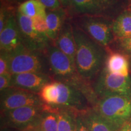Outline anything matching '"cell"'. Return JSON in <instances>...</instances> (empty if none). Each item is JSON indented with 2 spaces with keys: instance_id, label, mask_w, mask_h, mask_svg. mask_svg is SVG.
<instances>
[{
  "instance_id": "obj_1",
  "label": "cell",
  "mask_w": 131,
  "mask_h": 131,
  "mask_svg": "<svg viewBox=\"0 0 131 131\" xmlns=\"http://www.w3.org/2000/svg\"><path fill=\"white\" fill-rule=\"evenodd\" d=\"M72 24L76 45L75 68L81 77L92 84L104 68L108 50Z\"/></svg>"
},
{
  "instance_id": "obj_2",
  "label": "cell",
  "mask_w": 131,
  "mask_h": 131,
  "mask_svg": "<svg viewBox=\"0 0 131 131\" xmlns=\"http://www.w3.org/2000/svg\"><path fill=\"white\" fill-rule=\"evenodd\" d=\"M53 81L65 83L79 90L86 96L92 107L98 100L91 83L85 81L78 73L69 58L52 44L46 50Z\"/></svg>"
},
{
  "instance_id": "obj_3",
  "label": "cell",
  "mask_w": 131,
  "mask_h": 131,
  "mask_svg": "<svg viewBox=\"0 0 131 131\" xmlns=\"http://www.w3.org/2000/svg\"><path fill=\"white\" fill-rule=\"evenodd\" d=\"M130 4L127 0H70L68 12L70 17L88 15L114 21Z\"/></svg>"
},
{
  "instance_id": "obj_4",
  "label": "cell",
  "mask_w": 131,
  "mask_h": 131,
  "mask_svg": "<svg viewBox=\"0 0 131 131\" xmlns=\"http://www.w3.org/2000/svg\"><path fill=\"white\" fill-rule=\"evenodd\" d=\"M92 108L116 131L131 121V98L106 96L99 98Z\"/></svg>"
},
{
  "instance_id": "obj_5",
  "label": "cell",
  "mask_w": 131,
  "mask_h": 131,
  "mask_svg": "<svg viewBox=\"0 0 131 131\" xmlns=\"http://www.w3.org/2000/svg\"><path fill=\"white\" fill-rule=\"evenodd\" d=\"M9 55V72L12 75L38 72L51 76L46 51L30 50L23 47Z\"/></svg>"
},
{
  "instance_id": "obj_6",
  "label": "cell",
  "mask_w": 131,
  "mask_h": 131,
  "mask_svg": "<svg viewBox=\"0 0 131 131\" xmlns=\"http://www.w3.org/2000/svg\"><path fill=\"white\" fill-rule=\"evenodd\" d=\"M72 23L91 38L109 51L114 43L113 20L97 16L81 15L71 17Z\"/></svg>"
},
{
  "instance_id": "obj_7",
  "label": "cell",
  "mask_w": 131,
  "mask_h": 131,
  "mask_svg": "<svg viewBox=\"0 0 131 131\" xmlns=\"http://www.w3.org/2000/svg\"><path fill=\"white\" fill-rule=\"evenodd\" d=\"M93 89L99 98L112 95L131 98V77L114 74L103 69L92 83Z\"/></svg>"
},
{
  "instance_id": "obj_8",
  "label": "cell",
  "mask_w": 131,
  "mask_h": 131,
  "mask_svg": "<svg viewBox=\"0 0 131 131\" xmlns=\"http://www.w3.org/2000/svg\"><path fill=\"white\" fill-rule=\"evenodd\" d=\"M56 82L58 96L53 108L67 109L77 114H81L92 108L86 96L81 91L69 84Z\"/></svg>"
},
{
  "instance_id": "obj_9",
  "label": "cell",
  "mask_w": 131,
  "mask_h": 131,
  "mask_svg": "<svg viewBox=\"0 0 131 131\" xmlns=\"http://www.w3.org/2000/svg\"><path fill=\"white\" fill-rule=\"evenodd\" d=\"M16 18L23 45L26 49L36 51H46L53 42L48 36L40 34L34 29L32 19L16 10Z\"/></svg>"
},
{
  "instance_id": "obj_10",
  "label": "cell",
  "mask_w": 131,
  "mask_h": 131,
  "mask_svg": "<svg viewBox=\"0 0 131 131\" xmlns=\"http://www.w3.org/2000/svg\"><path fill=\"white\" fill-rule=\"evenodd\" d=\"M43 110L44 104L24 106L1 112V118L7 127L23 130L32 126Z\"/></svg>"
},
{
  "instance_id": "obj_11",
  "label": "cell",
  "mask_w": 131,
  "mask_h": 131,
  "mask_svg": "<svg viewBox=\"0 0 131 131\" xmlns=\"http://www.w3.org/2000/svg\"><path fill=\"white\" fill-rule=\"evenodd\" d=\"M44 103L37 94L19 88L9 87L1 91V111L28 106H41Z\"/></svg>"
},
{
  "instance_id": "obj_12",
  "label": "cell",
  "mask_w": 131,
  "mask_h": 131,
  "mask_svg": "<svg viewBox=\"0 0 131 131\" xmlns=\"http://www.w3.org/2000/svg\"><path fill=\"white\" fill-rule=\"evenodd\" d=\"M50 75L43 73L26 72L12 75L10 87L38 94L47 83L53 81Z\"/></svg>"
},
{
  "instance_id": "obj_13",
  "label": "cell",
  "mask_w": 131,
  "mask_h": 131,
  "mask_svg": "<svg viewBox=\"0 0 131 131\" xmlns=\"http://www.w3.org/2000/svg\"><path fill=\"white\" fill-rule=\"evenodd\" d=\"M25 47L23 45L16 18V12L10 16L4 29L0 32V51L11 54Z\"/></svg>"
},
{
  "instance_id": "obj_14",
  "label": "cell",
  "mask_w": 131,
  "mask_h": 131,
  "mask_svg": "<svg viewBox=\"0 0 131 131\" xmlns=\"http://www.w3.org/2000/svg\"><path fill=\"white\" fill-rule=\"evenodd\" d=\"M53 45L66 55L75 64L76 45L73 34L72 21L70 16L66 20Z\"/></svg>"
},
{
  "instance_id": "obj_15",
  "label": "cell",
  "mask_w": 131,
  "mask_h": 131,
  "mask_svg": "<svg viewBox=\"0 0 131 131\" xmlns=\"http://www.w3.org/2000/svg\"><path fill=\"white\" fill-rule=\"evenodd\" d=\"M104 68L111 73L123 77L130 76V57L118 50H109Z\"/></svg>"
},
{
  "instance_id": "obj_16",
  "label": "cell",
  "mask_w": 131,
  "mask_h": 131,
  "mask_svg": "<svg viewBox=\"0 0 131 131\" xmlns=\"http://www.w3.org/2000/svg\"><path fill=\"white\" fill-rule=\"evenodd\" d=\"M69 16L68 10L64 7L55 10H47L46 16L47 27V36L53 44L56 41L60 30L66 20Z\"/></svg>"
},
{
  "instance_id": "obj_17",
  "label": "cell",
  "mask_w": 131,
  "mask_h": 131,
  "mask_svg": "<svg viewBox=\"0 0 131 131\" xmlns=\"http://www.w3.org/2000/svg\"><path fill=\"white\" fill-rule=\"evenodd\" d=\"M35 131H58L57 109L44 104V110L30 127Z\"/></svg>"
},
{
  "instance_id": "obj_18",
  "label": "cell",
  "mask_w": 131,
  "mask_h": 131,
  "mask_svg": "<svg viewBox=\"0 0 131 131\" xmlns=\"http://www.w3.org/2000/svg\"><path fill=\"white\" fill-rule=\"evenodd\" d=\"M112 28L115 40L131 37V10L129 7L113 21Z\"/></svg>"
},
{
  "instance_id": "obj_19",
  "label": "cell",
  "mask_w": 131,
  "mask_h": 131,
  "mask_svg": "<svg viewBox=\"0 0 131 131\" xmlns=\"http://www.w3.org/2000/svg\"><path fill=\"white\" fill-rule=\"evenodd\" d=\"M80 114L89 131H116L93 108Z\"/></svg>"
},
{
  "instance_id": "obj_20",
  "label": "cell",
  "mask_w": 131,
  "mask_h": 131,
  "mask_svg": "<svg viewBox=\"0 0 131 131\" xmlns=\"http://www.w3.org/2000/svg\"><path fill=\"white\" fill-rule=\"evenodd\" d=\"M17 10L32 19L36 17L46 18L47 14L46 8L39 0H27L18 6Z\"/></svg>"
},
{
  "instance_id": "obj_21",
  "label": "cell",
  "mask_w": 131,
  "mask_h": 131,
  "mask_svg": "<svg viewBox=\"0 0 131 131\" xmlns=\"http://www.w3.org/2000/svg\"><path fill=\"white\" fill-rule=\"evenodd\" d=\"M57 109L58 131H76L78 114L67 109Z\"/></svg>"
},
{
  "instance_id": "obj_22",
  "label": "cell",
  "mask_w": 131,
  "mask_h": 131,
  "mask_svg": "<svg viewBox=\"0 0 131 131\" xmlns=\"http://www.w3.org/2000/svg\"><path fill=\"white\" fill-rule=\"evenodd\" d=\"M38 95L44 104L50 107H54L58 96L57 82L53 81L47 83L42 88Z\"/></svg>"
},
{
  "instance_id": "obj_23",
  "label": "cell",
  "mask_w": 131,
  "mask_h": 131,
  "mask_svg": "<svg viewBox=\"0 0 131 131\" xmlns=\"http://www.w3.org/2000/svg\"><path fill=\"white\" fill-rule=\"evenodd\" d=\"M17 7L1 1L0 8V32L6 26L10 16L16 12Z\"/></svg>"
},
{
  "instance_id": "obj_24",
  "label": "cell",
  "mask_w": 131,
  "mask_h": 131,
  "mask_svg": "<svg viewBox=\"0 0 131 131\" xmlns=\"http://www.w3.org/2000/svg\"><path fill=\"white\" fill-rule=\"evenodd\" d=\"M111 49L123 52L129 57H131V37L115 40L111 46Z\"/></svg>"
},
{
  "instance_id": "obj_25",
  "label": "cell",
  "mask_w": 131,
  "mask_h": 131,
  "mask_svg": "<svg viewBox=\"0 0 131 131\" xmlns=\"http://www.w3.org/2000/svg\"><path fill=\"white\" fill-rule=\"evenodd\" d=\"M10 55L4 51H0V75L9 72Z\"/></svg>"
},
{
  "instance_id": "obj_26",
  "label": "cell",
  "mask_w": 131,
  "mask_h": 131,
  "mask_svg": "<svg viewBox=\"0 0 131 131\" xmlns=\"http://www.w3.org/2000/svg\"><path fill=\"white\" fill-rule=\"evenodd\" d=\"M32 19L34 29L38 32L47 35V27L46 18L42 17H36Z\"/></svg>"
},
{
  "instance_id": "obj_27",
  "label": "cell",
  "mask_w": 131,
  "mask_h": 131,
  "mask_svg": "<svg viewBox=\"0 0 131 131\" xmlns=\"http://www.w3.org/2000/svg\"><path fill=\"white\" fill-rule=\"evenodd\" d=\"M47 10H55L63 7L60 0H39Z\"/></svg>"
},
{
  "instance_id": "obj_28",
  "label": "cell",
  "mask_w": 131,
  "mask_h": 131,
  "mask_svg": "<svg viewBox=\"0 0 131 131\" xmlns=\"http://www.w3.org/2000/svg\"><path fill=\"white\" fill-rule=\"evenodd\" d=\"M12 75L10 73L0 75V91L10 87Z\"/></svg>"
},
{
  "instance_id": "obj_29",
  "label": "cell",
  "mask_w": 131,
  "mask_h": 131,
  "mask_svg": "<svg viewBox=\"0 0 131 131\" xmlns=\"http://www.w3.org/2000/svg\"><path fill=\"white\" fill-rule=\"evenodd\" d=\"M76 131H89L80 114L77 115Z\"/></svg>"
},
{
  "instance_id": "obj_30",
  "label": "cell",
  "mask_w": 131,
  "mask_h": 131,
  "mask_svg": "<svg viewBox=\"0 0 131 131\" xmlns=\"http://www.w3.org/2000/svg\"><path fill=\"white\" fill-rule=\"evenodd\" d=\"M27 1V0H1V2L5 3L6 4L12 5V6H15L17 7L21 3L25 2V1Z\"/></svg>"
},
{
  "instance_id": "obj_31",
  "label": "cell",
  "mask_w": 131,
  "mask_h": 131,
  "mask_svg": "<svg viewBox=\"0 0 131 131\" xmlns=\"http://www.w3.org/2000/svg\"><path fill=\"white\" fill-rule=\"evenodd\" d=\"M60 1L61 3L62 6L67 10H68L70 7V0H60Z\"/></svg>"
},
{
  "instance_id": "obj_32",
  "label": "cell",
  "mask_w": 131,
  "mask_h": 131,
  "mask_svg": "<svg viewBox=\"0 0 131 131\" xmlns=\"http://www.w3.org/2000/svg\"><path fill=\"white\" fill-rule=\"evenodd\" d=\"M118 131H131V121L126 124Z\"/></svg>"
},
{
  "instance_id": "obj_33",
  "label": "cell",
  "mask_w": 131,
  "mask_h": 131,
  "mask_svg": "<svg viewBox=\"0 0 131 131\" xmlns=\"http://www.w3.org/2000/svg\"><path fill=\"white\" fill-rule=\"evenodd\" d=\"M21 131H35L34 129H33L32 128H31V127H27V128H26L25 129H24V130H21Z\"/></svg>"
},
{
  "instance_id": "obj_34",
  "label": "cell",
  "mask_w": 131,
  "mask_h": 131,
  "mask_svg": "<svg viewBox=\"0 0 131 131\" xmlns=\"http://www.w3.org/2000/svg\"><path fill=\"white\" fill-rule=\"evenodd\" d=\"M130 70H131V57H130Z\"/></svg>"
},
{
  "instance_id": "obj_35",
  "label": "cell",
  "mask_w": 131,
  "mask_h": 131,
  "mask_svg": "<svg viewBox=\"0 0 131 131\" xmlns=\"http://www.w3.org/2000/svg\"><path fill=\"white\" fill-rule=\"evenodd\" d=\"M129 9H130V10H131V4H130V6H129Z\"/></svg>"
},
{
  "instance_id": "obj_36",
  "label": "cell",
  "mask_w": 131,
  "mask_h": 131,
  "mask_svg": "<svg viewBox=\"0 0 131 131\" xmlns=\"http://www.w3.org/2000/svg\"><path fill=\"white\" fill-rule=\"evenodd\" d=\"M127 1H130V2H131V0H127Z\"/></svg>"
},
{
  "instance_id": "obj_37",
  "label": "cell",
  "mask_w": 131,
  "mask_h": 131,
  "mask_svg": "<svg viewBox=\"0 0 131 131\" xmlns=\"http://www.w3.org/2000/svg\"><path fill=\"white\" fill-rule=\"evenodd\" d=\"M3 131H4V130H3ZM20 131H21V130H20Z\"/></svg>"
}]
</instances>
